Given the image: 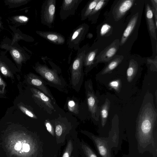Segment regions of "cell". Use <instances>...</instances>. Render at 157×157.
I'll return each mask as SVG.
<instances>
[{"label": "cell", "mask_w": 157, "mask_h": 157, "mask_svg": "<svg viewBox=\"0 0 157 157\" xmlns=\"http://www.w3.org/2000/svg\"><path fill=\"white\" fill-rule=\"evenodd\" d=\"M138 117L134 136L129 140L130 145L139 154L149 152L153 157H156L157 113L152 102L145 103Z\"/></svg>", "instance_id": "cell-1"}, {"label": "cell", "mask_w": 157, "mask_h": 157, "mask_svg": "<svg viewBox=\"0 0 157 157\" xmlns=\"http://www.w3.org/2000/svg\"><path fill=\"white\" fill-rule=\"evenodd\" d=\"M88 48L87 45L79 48L71 65V83L72 87L77 91L79 90L83 81L84 60Z\"/></svg>", "instance_id": "cell-2"}, {"label": "cell", "mask_w": 157, "mask_h": 157, "mask_svg": "<svg viewBox=\"0 0 157 157\" xmlns=\"http://www.w3.org/2000/svg\"><path fill=\"white\" fill-rule=\"evenodd\" d=\"M85 87L89 110L93 118L98 121L100 115V107L98 106V100L95 94L90 79L86 81Z\"/></svg>", "instance_id": "cell-3"}, {"label": "cell", "mask_w": 157, "mask_h": 157, "mask_svg": "<svg viewBox=\"0 0 157 157\" xmlns=\"http://www.w3.org/2000/svg\"><path fill=\"white\" fill-rule=\"evenodd\" d=\"M56 0H46L41 6V23L49 28L53 27L56 10Z\"/></svg>", "instance_id": "cell-4"}, {"label": "cell", "mask_w": 157, "mask_h": 157, "mask_svg": "<svg viewBox=\"0 0 157 157\" xmlns=\"http://www.w3.org/2000/svg\"><path fill=\"white\" fill-rule=\"evenodd\" d=\"M89 28L88 25L84 23L74 29L67 41V44L70 48L75 50L78 49L81 42L85 37Z\"/></svg>", "instance_id": "cell-5"}, {"label": "cell", "mask_w": 157, "mask_h": 157, "mask_svg": "<svg viewBox=\"0 0 157 157\" xmlns=\"http://www.w3.org/2000/svg\"><path fill=\"white\" fill-rule=\"evenodd\" d=\"M34 69L36 72L48 82L55 85H61V80L55 70L49 68L45 65L37 63Z\"/></svg>", "instance_id": "cell-6"}, {"label": "cell", "mask_w": 157, "mask_h": 157, "mask_svg": "<svg viewBox=\"0 0 157 157\" xmlns=\"http://www.w3.org/2000/svg\"><path fill=\"white\" fill-rule=\"evenodd\" d=\"M98 153L101 157H113L112 151V148L108 137L98 136L92 135Z\"/></svg>", "instance_id": "cell-7"}, {"label": "cell", "mask_w": 157, "mask_h": 157, "mask_svg": "<svg viewBox=\"0 0 157 157\" xmlns=\"http://www.w3.org/2000/svg\"><path fill=\"white\" fill-rule=\"evenodd\" d=\"M82 0H64L61 6L59 17L65 20L71 16L75 15L76 11Z\"/></svg>", "instance_id": "cell-8"}, {"label": "cell", "mask_w": 157, "mask_h": 157, "mask_svg": "<svg viewBox=\"0 0 157 157\" xmlns=\"http://www.w3.org/2000/svg\"><path fill=\"white\" fill-rule=\"evenodd\" d=\"M119 43V40H115L106 48L96 57V63L109 61L116 53L120 44Z\"/></svg>", "instance_id": "cell-9"}, {"label": "cell", "mask_w": 157, "mask_h": 157, "mask_svg": "<svg viewBox=\"0 0 157 157\" xmlns=\"http://www.w3.org/2000/svg\"><path fill=\"white\" fill-rule=\"evenodd\" d=\"M33 96L48 113H51L52 111H55L50 98L43 93L36 89L32 88L31 89Z\"/></svg>", "instance_id": "cell-10"}, {"label": "cell", "mask_w": 157, "mask_h": 157, "mask_svg": "<svg viewBox=\"0 0 157 157\" xmlns=\"http://www.w3.org/2000/svg\"><path fill=\"white\" fill-rule=\"evenodd\" d=\"M36 32L40 36L55 44H63L65 41L64 36L56 32L37 31Z\"/></svg>", "instance_id": "cell-11"}, {"label": "cell", "mask_w": 157, "mask_h": 157, "mask_svg": "<svg viewBox=\"0 0 157 157\" xmlns=\"http://www.w3.org/2000/svg\"><path fill=\"white\" fill-rule=\"evenodd\" d=\"M27 79L30 84L37 88L52 100L54 99L52 95L44 85L43 81L37 76L33 74L30 73L28 75Z\"/></svg>", "instance_id": "cell-12"}, {"label": "cell", "mask_w": 157, "mask_h": 157, "mask_svg": "<svg viewBox=\"0 0 157 157\" xmlns=\"http://www.w3.org/2000/svg\"><path fill=\"white\" fill-rule=\"evenodd\" d=\"M135 0H124L120 1L114 11V17L117 19L121 18L133 6Z\"/></svg>", "instance_id": "cell-13"}, {"label": "cell", "mask_w": 157, "mask_h": 157, "mask_svg": "<svg viewBox=\"0 0 157 157\" xmlns=\"http://www.w3.org/2000/svg\"><path fill=\"white\" fill-rule=\"evenodd\" d=\"M98 50V49H95L89 51L88 48L87 50L83 62V66L85 67V72L86 75L97 64L95 59Z\"/></svg>", "instance_id": "cell-14"}, {"label": "cell", "mask_w": 157, "mask_h": 157, "mask_svg": "<svg viewBox=\"0 0 157 157\" xmlns=\"http://www.w3.org/2000/svg\"><path fill=\"white\" fill-rule=\"evenodd\" d=\"M145 11L146 19L150 33L156 40V29L153 19V14L150 6L148 4L146 5Z\"/></svg>", "instance_id": "cell-15"}, {"label": "cell", "mask_w": 157, "mask_h": 157, "mask_svg": "<svg viewBox=\"0 0 157 157\" xmlns=\"http://www.w3.org/2000/svg\"><path fill=\"white\" fill-rule=\"evenodd\" d=\"M138 17V13H136L132 17L124 30L120 42L121 45L123 44L128 38L134 29Z\"/></svg>", "instance_id": "cell-16"}, {"label": "cell", "mask_w": 157, "mask_h": 157, "mask_svg": "<svg viewBox=\"0 0 157 157\" xmlns=\"http://www.w3.org/2000/svg\"><path fill=\"white\" fill-rule=\"evenodd\" d=\"M110 105V102L109 100L107 98L104 103L100 107L101 124L103 128L107 122Z\"/></svg>", "instance_id": "cell-17"}, {"label": "cell", "mask_w": 157, "mask_h": 157, "mask_svg": "<svg viewBox=\"0 0 157 157\" xmlns=\"http://www.w3.org/2000/svg\"><path fill=\"white\" fill-rule=\"evenodd\" d=\"M99 0H94L89 1L86 5L81 12V20L86 19L96 6Z\"/></svg>", "instance_id": "cell-18"}, {"label": "cell", "mask_w": 157, "mask_h": 157, "mask_svg": "<svg viewBox=\"0 0 157 157\" xmlns=\"http://www.w3.org/2000/svg\"><path fill=\"white\" fill-rule=\"evenodd\" d=\"M138 69V65L135 61L131 60L127 71V78L128 82H131L135 77Z\"/></svg>", "instance_id": "cell-19"}, {"label": "cell", "mask_w": 157, "mask_h": 157, "mask_svg": "<svg viewBox=\"0 0 157 157\" xmlns=\"http://www.w3.org/2000/svg\"><path fill=\"white\" fill-rule=\"evenodd\" d=\"M123 57L117 56L110 61L109 64L101 72V75H104L111 73L121 62Z\"/></svg>", "instance_id": "cell-20"}, {"label": "cell", "mask_w": 157, "mask_h": 157, "mask_svg": "<svg viewBox=\"0 0 157 157\" xmlns=\"http://www.w3.org/2000/svg\"><path fill=\"white\" fill-rule=\"evenodd\" d=\"M10 54L16 62L21 64L24 60V57L22 53L17 49L14 48L10 50Z\"/></svg>", "instance_id": "cell-21"}, {"label": "cell", "mask_w": 157, "mask_h": 157, "mask_svg": "<svg viewBox=\"0 0 157 157\" xmlns=\"http://www.w3.org/2000/svg\"><path fill=\"white\" fill-rule=\"evenodd\" d=\"M0 70L2 73L5 76L13 78V75L7 66L0 60Z\"/></svg>", "instance_id": "cell-22"}, {"label": "cell", "mask_w": 157, "mask_h": 157, "mask_svg": "<svg viewBox=\"0 0 157 157\" xmlns=\"http://www.w3.org/2000/svg\"><path fill=\"white\" fill-rule=\"evenodd\" d=\"M106 1L105 0H99L95 8L91 12L88 17L89 20L91 19L104 6Z\"/></svg>", "instance_id": "cell-23"}, {"label": "cell", "mask_w": 157, "mask_h": 157, "mask_svg": "<svg viewBox=\"0 0 157 157\" xmlns=\"http://www.w3.org/2000/svg\"><path fill=\"white\" fill-rule=\"evenodd\" d=\"M109 86L111 88L113 89L117 93L120 91L121 87V82L120 79L113 80L109 84Z\"/></svg>", "instance_id": "cell-24"}, {"label": "cell", "mask_w": 157, "mask_h": 157, "mask_svg": "<svg viewBox=\"0 0 157 157\" xmlns=\"http://www.w3.org/2000/svg\"><path fill=\"white\" fill-rule=\"evenodd\" d=\"M82 147L87 157H98L94 152L88 146L85 144L82 145Z\"/></svg>", "instance_id": "cell-25"}, {"label": "cell", "mask_w": 157, "mask_h": 157, "mask_svg": "<svg viewBox=\"0 0 157 157\" xmlns=\"http://www.w3.org/2000/svg\"><path fill=\"white\" fill-rule=\"evenodd\" d=\"M19 108L23 113L29 117L35 119L37 118L36 116L32 112L24 106L20 105Z\"/></svg>", "instance_id": "cell-26"}, {"label": "cell", "mask_w": 157, "mask_h": 157, "mask_svg": "<svg viewBox=\"0 0 157 157\" xmlns=\"http://www.w3.org/2000/svg\"><path fill=\"white\" fill-rule=\"evenodd\" d=\"M151 2L153 6V10H152L153 14H154L155 17V24L156 29H157V0H151Z\"/></svg>", "instance_id": "cell-27"}, {"label": "cell", "mask_w": 157, "mask_h": 157, "mask_svg": "<svg viewBox=\"0 0 157 157\" xmlns=\"http://www.w3.org/2000/svg\"><path fill=\"white\" fill-rule=\"evenodd\" d=\"M72 142L71 140H69L62 157H70L71 153L72 150Z\"/></svg>", "instance_id": "cell-28"}, {"label": "cell", "mask_w": 157, "mask_h": 157, "mask_svg": "<svg viewBox=\"0 0 157 157\" xmlns=\"http://www.w3.org/2000/svg\"><path fill=\"white\" fill-rule=\"evenodd\" d=\"M15 21L21 23H26L29 20V18L24 16H16L13 17Z\"/></svg>", "instance_id": "cell-29"}, {"label": "cell", "mask_w": 157, "mask_h": 157, "mask_svg": "<svg viewBox=\"0 0 157 157\" xmlns=\"http://www.w3.org/2000/svg\"><path fill=\"white\" fill-rule=\"evenodd\" d=\"M111 28L110 25L107 24L103 25L100 30V34L101 36H104L107 33Z\"/></svg>", "instance_id": "cell-30"}, {"label": "cell", "mask_w": 157, "mask_h": 157, "mask_svg": "<svg viewBox=\"0 0 157 157\" xmlns=\"http://www.w3.org/2000/svg\"><path fill=\"white\" fill-rule=\"evenodd\" d=\"M68 106L70 111L76 113L77 106L74 101L73 100L69 101L68 103Z\"/></svg>", "instance_id": "cell-31"}, {"label": "cell", "mask_w": 157, "mask_h": 157, "mask_svg": "<svg viewBox=\"0 0 157 157\" xmlns=\"http://www.w3.org/2000/svg\"><path fill=\"white\" fill-rule=\"evenodd\" d=\"M6 84L3 80L0 75V94H2L4 93Z\"/></svg>", "instance_id": "cell-32"}, {"label": "cell", "mask_w": 157, "mask_h": 157, "mask_svg": "<svg viewBox=\"0 0 157 157\" xmlns=\"http://www.w3.org/2000/svg\"><path fill=\"white\" fill-rule=\"evenodd\" d=\"M62 127L60 125L58 124L56 126L55 129V132L57 136H60L62 134Z\"/></svg>", "instance_id": "cell-33"}, {"label": "cell", "mask_w": 157, "mask_h": 157, "mask_svg": "<svg viewBox=\"0 0 157 157\" xmlns=\"http://www.w3.org/2000/svg\"><path fill=\"white\" fill-rule=\"evenodd\" d=\"M13 4H21L27 3L29 0H10L7 1Z\"/></svg>", "instance_id": "cell-34"}, {"label": "cell", "mask_w": 157, "mask_h": 157, "mask_svg": "<svg viewBox=\"0 0 157 157\" xmlns=\"http://www.w3.org/2000/svg\"><path fill=\"white\" fill-rule=\"evenodd\" d=\"M45 124L47 130L52 135H53V129L52 125L48 121L46 122Z\"/></svg>", "instance_id": "cell-35"}, {"label": "cell", "mask_w": 157, "mask_h": 157, "mask_svg": "<svg viewBox=\"0 0 157 157\" xmlns=\"http://www.w3.org/2000/svg\"><path fill=\"white\" fill-rule=\"evenodd\" d=\"M23 149L25 152H29L30 149V146L27 144H25L23 146Z\"/></svg>", "instance_id": "cell-36"}, {"label": "cell", "mask_w": 157, "mask_h": 157, "mask_svg": "<svg viewBox=\"0 0 157 157\" xmlns=\"http://www.w3.org/2000/svg\"><path fill=\"white\" fill-rule=\"evenodd\" d=\"M21 144L20 143H17L15 145L14 148L16 150H19L21 149Z\"/></svg>", "instance_id": "cell-37"}, {"label": "cell", "mask_w": 157, "mask_h": 157, "mask_svg": "<svg viewBox=\"0 0 157 157\" xmlns=\"http://www.w3.org/2000/svg\"><path fill=\"white\" fill-rule=\"evenodd\" d=\"M1 27V22H0V27Z\"/></svg>", "instance_id": "cell-38"}, {"label": "cell", "mask_w": 157, "mask_h": 157, "mask_svg": "<svg viewBox=\"0 0 157 157\" xmlns=\"http://www.w3.org/2000/svg\"></svg>", "instance_id": "cell-39"}]
</instances>
